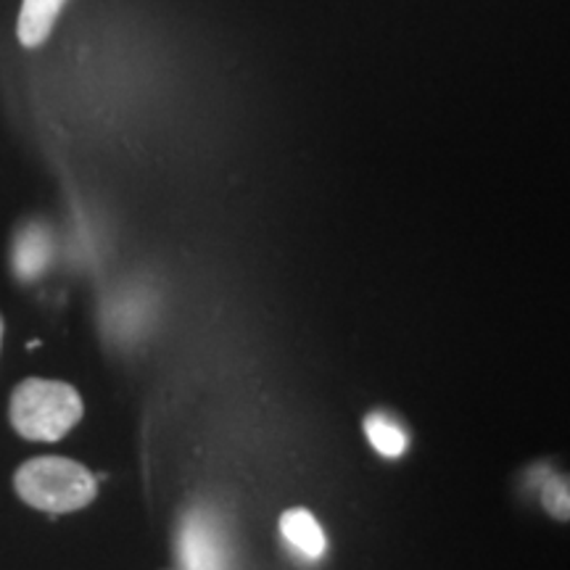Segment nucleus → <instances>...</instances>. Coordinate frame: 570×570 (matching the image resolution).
<instances>
[{
    "label": "nucleus",
    "instance_id": "1",
    "mask_svg": "<svg viewBox=\"0 0 570 570\" xmlns=\"http://www.w3.org/2000/svg\"><path fill=\"white\" fill-rule=\"evenodd\" d=\"M85 404L80 391L63 381L27 377L9 399L13 431L27 441H61L82 420Z\"/></svg>",
    "mask_w": 570,
    "mask_h": 570
},
{
    "label": "nucleus",
    "instance_id": "2",
    "mask_svg": "<svg viewBox=\"0 0 570 570\" xmlns=\"http://www.w3.org/2000/svg\"><path fill=\"white\" fill-rule=\"evenodd\" d=\"M13 489L21 502L51 515H67L88 508L98 494L96 475L82 462L56 458V454L21 462L13 473Z\"/></svg>",
    "mask_w": 570,
    "mask_h": 570
},
{
    "label": "nucleus",
    "instance_id": "3",
    "mask_svg": "<svg viewBox=\"0 0 570 570\" xmlns=\"http://www.w3.org/2000/svg\"><path fill=\"white\" fill-rule=\"evenodd\" d=\"M183 570H223L225 544L223 533L209 515L194 512L183 520L180 537H177Z\"/></svg>",
    "mask_w": 570,
    "mask_h": 570
},
{
    "label": "nucleus",
    "instance_id": "4",
    "mask_svg": "<svg viewBox=\"0 0 570 570\" xmlns=\"http://www.w3.org/2000/svg\"><path fill=\"white\" fill-rule=\"evenodd\" d=\"M51 233L42 225H27L24 230L17 235V240H13V273H17L21 281H35V277H40L48 269V265H51Z\"/></svg>",
    "mask_w": 570,
    "mask_h": 570
},
{
    "label": "nucleus",
    "instance_id": "5",
    "mask_svg": "<svg viewBox=\"0 0 570 570\" xmlns=\"http://www.w3.org/2000/svg\"><path fill=\"white\" fill-rule=\"evenodd\" d=\"M281 533L294 550L306 560H320L327 550L325 531L320 529L317 518L309 510L294 508L285 510L281 518Z\"/></svg>",
    "mask_w": 570,
    "mask_h": 570
},
{
    "label": "nucleus",
    "instance_id": "6",
    "mask_svg": "<svg viewBox=\"0 0 570 570\" xmlns=\"http://www.w3.org/2000/svg\"><path fill=\"white\" fill-rule=\"evenodd\" d=\"M67 0H21L19 11V42L24 48H38L51 38L56 19Z\"/></svg>",
    "mask_w": 570,
    "mask_h": 570
},
{
    "label": "nucleus",
    "instance_id": "7",
    "mask_svg": "<svg viewBox=\"0 0 570 570\" xmlns=\"http://www.w3.org/2000/svg\"><path fill=\"white\" fill-rule=\"evenodd\" d=\"M365 433L375 452L383 454V458H402L407 452V433L386 412H370L365 417Z\"/></svg>",
    "mask_w": 570,
    "mask_h": 570
},
{
    "label": "nucleus",
    "instance_id": "8",
    "mask_svg": "<svg viewBox=\"0 0 570 570\" xmlns=\"http://www.w3.org/2000/svg\"><path fill=\"white\" fill-rule=\"evenodd\" d=\"M541 504L550 512L554 520L570 518V491H568V475H552L550 481L541 487Z\"/></svg>",
    "mask_w": 570,
    "mask_h": 570
},
{
    "label": "nucleus",
    "instance_id": "9",
    "mask_svg": "<svg viewBox=\"0 0 570 570\" xmlns=\"http://www.w3.org/2000/svg\"><path fill=\"white\" fill-rule=\"evenodd\" d=\"M3 333H6V320L0 315V348H3Z\"/></svg>",
    "mask_w": 570,
    "mask_h": 570
}]
</instances>
